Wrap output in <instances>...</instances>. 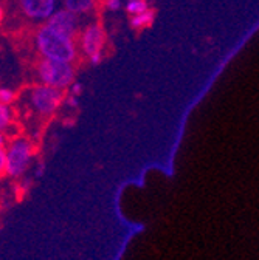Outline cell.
Here are the masks:
<instances>
[{"instance_id": "3957f363", "label": "cell", "mask_w": 259, "mask_h": 260, "mask_svg": "<svg viewBox=\"0 0 259 260\" xmlns=\"http://www.w3.org/2000/svg\"><path fill=\"white\" fill-rule=\"evenodd\" d=\"M66 100L64 90L48 87L44 84H36L28 91V103L39 116L48 118L57 112L61 104Z\"/></svg>"}, {"instance_id": "e0dca14e", "label": "cell", "mask_w": 259, "mask_h": 260, "mask_svg": "<svg viewBox=\"0 0 259 260\" xmlns=\"http://www.w3.org/2000/svg\"><path fill=\"white\" fill-rule=\"evenodd\" d=\"M70 91H72L70 94H73V96H79V94L82 93V85H81L79 82H76V81H75V82L72 84V87H70Z\"/></svg>"}, {"instance_id": "4fadbf2b", "label": "cell", "mask_w": 259, "mask_h": 260, "mask_svg": "<svg viewBox=\"0 0 259 260\" xmlns=\"http://www.w3.org/2000/svg\"><path fill=\"white\" fill-rule=\"evenodd\" d=\"M121 0H104V7L109 10V11H112V13H115V11H120L121 10Z\"/></svg>"}, {"instance_id": "ba28073f", "label": "cell", "mask_w": 259, "mask_h": 260, "mask_svg": "<svg viewBox=\"0 0 259 260\" xmlns=\"http://www.w3.org/2000/svg\"><path fill=\"white\" fill-rule=\"evenodd\" d=\"M62 8L81 17L90 14L96 8V0H62Z\"/></svg>"}, {"instance_id": "30bf717a", "label": "cell", "mask_w": 259, "mask_h": 260, "mask_svg": "<svg viewBox=\"0 0 259 260\" xmlns=\"http://www.w3.org/2000/svg\"><path fill=\"white\" fill-rule=\"evenodd\" d=\"M149 10V5L146 0H135V2H127L126 4V13L129 16H137V14H141L145 11Z\"/></svg>"}, {"instance_id": "8992f818", "label": "cell", "mask_w": 259, "mask_h": 260, "mask_svg": "<svg viewBox=\"0 0 259 260\" xmlns=\"http://www.w3.org/2000/svg\"><path fill=\"white\" fill-rule=\"evenodd\" d=\"M20 13L31 22H47L57 10V0H19Z\"/></svg>"}, {"instance_id": "ac0fdd59", "label": "cell", "mask_w": 259, "mask_h": 260, "mask_svg": "<svg viewBox=\"0 0 259 260\" xmlns=\"http://www.w3.org/2000/svg\"><path fill=\"white\" fill-rule=\"evenodd\" d=\"M4 20H5V8H4L2 2H0V25L4 23Z\"/></svg>"}, {"instance_id": "ffe728a7", "label": "cell", "mask_w": 259, "mask_h": 260, "mask_svg": "<svg viewBox=\"0 0 259 260\" xmlns=\"http://www.w3.org/2000/svg\"><path fill=\"white\" fill-rule=\"evenodd\" d=\"M127 2H135V0H127Z\"/></svg>"}, {"instance_id": "7c38bea8", "label": "cell", "mask_w": 259, "mask_h": 260, "mask_svg": "<svg viewBox=\"0 0 259 260\" xmlns=\"http://www.w3.org/2000/svg\"><path fill=\"white\" fill-rule=\"evenodd\" d=\"M16 101V93L14 90L8 88V87H0V104L10 106Z\"/></svg>"}, {"instance_id": "52a82bcc", "label": "cell", "mask_w": 259, "mask_h": 260, "mask_svg": "<svg viewBox=\"0 0 259 260\" xmlns=\"http://www.w3.org/2000/svg\"><path fill=\"white\" fill-rule=\"evenodd\" d=\"M47 25H50L51 28L61 31L62 35H66L72 39H75L78 36L79 31V16L70 13L66 8H57L54 11V14L45 22Z\"/></svg>"}, {"instance_id": "6da1fadb", "label": "cell", "mask_w": 259, "mask_h": 260, "mask_svg": "<svg viewBox=\"0 0 259 260\" xmlns=\"http://www.w3.org/2000/svg\"><path fill=\"white\" fill-rule=\"evenodd\" d=\"M35 47L42 59L73 63L78 59V44L61 31L42 23L35 32Z\"/></svg>"}, {"instance_id": "d6986e66", "label": "cell", "mask_w": 259, "mask_h": 260, "mask_svg": "<svg viewBox=\"0 0 259 260\" xmlns=\"http://www.w3.org/2000/svg\"><path fill=\"white\" fill-rule=\"evenodd\" d=\"M4 144H5V135L2 130H0V147H4Z\"/></svg>"}, {"instance_id": "5b68a950", "label": "cell", "mask_w": 259, "mask_h": 260, "mask_svg": "<svg viewBox=\"0 0 259 260\" xmlns=\"http://www.w3.org/2000/svg\"><path fill=\"white\" fill-rule=\"evenodd\" d=\"M104 44H106V31L101 23L93 22L89 23L79 35V50L82 54L87 57L104 51Z\"/></svg>"}, {"instance_id": "2e32d148", "label": "cell", "mask_w": 259, "mask_h": 260, "mask_svg": "<svg viewBox=\"0 0 259 260\" xmlns=\"http://www.w3.org/2000/svg\"><path fill=\"white\" fill-rule=\"evenodd\" d=\"M64 103H66L69 107H78V104H79V96L70 94V96L66 98V100H64Z\"/></svg>"}, {"instance_id": "5bb4252c", "label": "cell", "mask_w": 259, "mask_h": 260, "mask_svg": "<svg viewBox=\"0 0 259 260\" xmlns=\"http://www.w3.org/2000/svg\"><path fill=\"white\" fill-rule=\"evenodd\" d=\"M7 174V152L4 147H0V177Z\"/></svg>"}, {"instance_id": "9c48e42d", "label": "cell", "mask_w": 259, "mask_h": 260, "mask_svg": "<svg viewBox=\"0 0 259 260\" xmlns=\"http://www.w3.org/2000/svg\"><path fill=\"white\" fill-rule=\"evenodd\" d=\"M155 20V11L154 10H148L141 14H137V16H132L131 17V26L134 29H141V28H148L152 25V22Z\"/></svg>"}, {"instance_id": "277c9868", "label": "cell", "mask_w": 259, "mask_h": 260, "mask_svg": "<svg viewBox=\"0 0 259 260\" xmlns=\"http://www.w3.org/2000/svg\"><path fill=\"white\" fill-rule=\"evenodd\" d=\"M7 152V174L13 178H20L28 171L33 161L35 147L28 140L17 138L8 144Z\"/></svg>"}, {"instance_id": "9a60e30c", "label": "cell", "mask_w": 259, "mask_h": 260, "mask_svg": "<svg viewBox=\"0 0 259 260\" xmlns=\"http://www.w3.org/2000/svg\"><path fill=\"white\" fill-rule=\"evenodd\" d=\"M103 57H104V51L95 53V54L89 56V62H90V65H93V67H96V65H100V63L103 62Z\"/></svg>"}, {"instance_id": "7a4b0ae2", "label": "cell", "mask_w": 259, "mask_h": 260, "mask_svg": "<svg viewBox=\"0 0 259 260\" xmlns=\"http://www.w3.org/2000/svg\"><path fill=\"white\" fill-rule=\"evenodd\" d=\"M36 78L39 79V84L54 87L59 90L70 88L75 82L76 69L70 62H61V60H51V59H39L36 62L35 69Z\"/></svg>"}, {"instance_id": "8fae6325", "label": "cell", "mask_w": 259, "mask_h": 260, "mask_svg": "<svg viewBox=\"0 0 259 260\" xmlns=\"http://www.w3.org/2000/svg\"><path fill=\"white\" fill-rule=\"evenodd\" d=\"M13 122V110L10 106H5V104H0V130L8 128Z\"/></svg>"}]
</instances>
